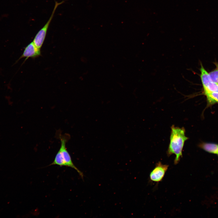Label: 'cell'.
<instances>
[{
  "label": "cell",
  "instance_id": "cell-1",
  "mask_svg": "<svg viewBox=\"0 0 218 218\" xmlns=\"http://www.w3.org/2000/svg\"><path fill=\"white\" fill-rule=\"evenodd\" d=\"M170 142L167 151V155L173 154L176 155L174 164L176 165L182 157V150L185 142L188 139L185 135V130L183 127L180 128L173 125L171 127Z\"/></svg>",
  "mask_w": 218,
  "mask_h": 218
},
{
  "label": "cell",
  "instance_id": "cell-2",
  "mask_svg": "<svg viewBox=\"0 0 218 218\" xmlns=\"http://www.w3.org/2000/svg\"><path fill=\"white\" fill-rule=\"evenodd\" d=\"M64 2V1H62L59 2L55 1L54 7L49 19L43 27L38 32L34 37L33 42L38 49H40L43 45L46 37L49 26L57 8L59 5L62 4Z\"/></svg>",
  "mask_w": 218,
  "mask_h": 218
},
{
  "label": "cell",
  "instance_id": "cell-3",
  "mask_svg": "<svg viewBox=\"0 0 218 218\" xmlns=\"http://www.w3.org/2000/svg\"><path fill=\"white\" fill-rule=\"evenodd\" d=\"M60 138L61 146L59 150L61 152L63 159L65 163L67 166L71 167L76 170L83 180L84 174L83 173L74 165L72 161L70 155L66 149V143L67 140L66 138L63 137H61Z\"/></svg>",
  "mask_w": 218,
  "mask_h": 218
},
{
  "label": "cell",
  "instance_id": "cell-4",
  "mask_svg": "<svg viewBox=\"0 0 218 218\" xmlns=\"http://www.w3.org/2000/svg\"><path fill=\"white\" fill-rule=\"evenodd\" d=\"M168 167V165L163 164L160 162L157 163L155 167L150 173V180L157 183L162 181Z\"/></svg>",
  "mask_w": 218,
  "mask_h": 218
},
{
  "label": "cell",
  "instance_id": "cell-5",
  "mask_svg": "<svg viewBox=\"0 0 218 218\" xmlns=\"http://www.w3.org/2000/svg\"><path fill=\"white\" fill-rule=\"evenodd\" d=\"M40 49L37 48L33 42L29 44L25 48L22 54L17 61L25 58L24 62L29 58H35L41 55Z\"/></svg>",
  "mask_w": 218,
  "mask_h": 218
},
{
  "label": "cell",
  "instance_id": "cell-6",
  "mask_svg": "<svg viewBox=\"0 0 218 218\" xmlns=\"http://www.w3.org/2000/svg\"><path fill=\"white\" fill-rule=\"evenodd\" d=\"M201 147L205 151L213 154H218V144L213 143H203Z\"/></svg>",
  "mask_w": 218,
  "mask_h": 218
},
{
  "label": "cell",
  "instance_id": "cell-7",
  "mask_svg": "<svg viewBox=\"0 0 218 218\" xmlns=\"http://www.w3.org/2000/svg\"><path fill=\"white\" fill-rule=\"evenodd\" d=\"M56 165L61 167L67 166L66 164L63 159L61 152L60 150L57 153L54 161L50 164L49 166Z\"/></svg>",
  "mask_w": 218,
  "mask_h": 218
},
{
  "label": "cell",
  "instance_id": "cell-8",
  "mask_svg": "<svg viewBox=\"0 0 218 218\" xmlns=\"http://www.w3.org/2000/svg\"><path fill=\"white\" fill-rule=\"evenodd\" d=\"M208 103L210 104L218 103V92H211L205 94Z\"/></svg>",
  "mask_w": 218,
  "mask_h": 218
},
{
  "label": "cell",
  "instance_id": "cell-9",
  "mask_svg": "<svg viewBox=\"0 0 218 218\" xmlns=\"http://www.w3.org/2000/svg\"><path fill=\"white\" fill-rule=\"evenodd\" d=\"M203 88L205 94L211 92H218V84L214 83L212 81Z\"/></svg>",
  "mask_w": 218,
  "mask_h": 218
},
{
  "label": "cell",
  "instance_id": "cell-10",
  "mask_svg": "<svg viewBox=\"0 0 218 218\" xmlns=\"http://www.w3.org/2000/svg\"><path fill=\"white\" fill-rule=\"evenodd\" d=\"M213 82L218 84V69H216L209 73Z\"/></svg>",
  "mask_w": 218,
  "mask_h": 218
},
{
  "label": "cell",
  "instance_id": "cell-11",
  "mask_svg": "<svg viewBox=\"0 0 218 218\" xmlns=\"http://www.w3.org/2000/svg\"><path fill=\"white\" fill-rule=\"evenodd\" d=\"M216 65L217 68V69H218V64H216Z\"/></svg>",
  "mask_w": 218,
  "mask_h": 218
}]
</instances>
